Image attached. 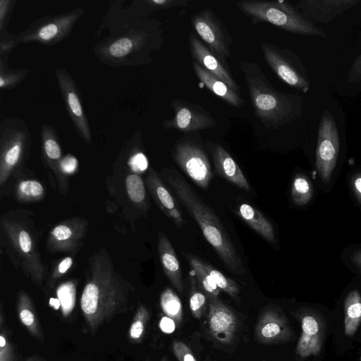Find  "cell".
I'll return each instance as SVG.
<instances>
[{
    "label": "cell",
    "instance_id": "cell-27",
    "mask_svg": "<svg viewBox=\"0 0 361 361\" xmlns=\"http://www.w3.org/2000/svg\"><path fill=\"white\" fill-rule=\"evenodd\" d=\"M186 259L192 267L200 287L209 299L219 298L220 289L217 287L212 276L203 267L201 259L190 254L184 253Z\"/></svg>",
    "mask_w": 361,
    "mask_h": 361
},
{
    "label": "cell",
    "instance_id": "cell-34",
    "mask_svg": "<svg viewBox=\"0 0 361 361\" xmlns=\"http://www.w3.org/2000/svg\"><path fill=\"white\" fill-rule=\"evenodd\" d=\"M11 238L13 245L23 257L25 258L35 257L33 242L30 233L18 226L11 225L5 226Z\"/></svg>",
    "mask_w": 361,
    "mask_h": 361
},
{
    "label": "cell",
    "instance_id": "cell-24",
    "mask_svg": "<svg viewBox=\"0 0 361 361\" xmlns=\"http://www.w3.org/2000/svg\"><path fill=\"white\" fill-rule=\"evenodd\" d=\"M238 214L256 233L267 241L276 243L274 228L270 221L256 208L247 203L238 207Z\"/></svg>",
    "mask_w": 361,
    "mask_h": 361
},
{
    "label": "cell",
    "instance_id": "cell-33",
    "mask_svg": "<svg viewBox=\"0 0 361 361\" xmlns=\"http://www.w3.org/2000/svg\"><path fill=\"white\" fill-rule=\"evenodd\" d=\"M201 262L204 269L212 276V279L214 280L217 287L220 289V290H223L233 300L238 302L240 300L239 294L240 288L238 283L231 279L226 277L224 274H223L219 270L216 269L208 262L202 259H201Z\"/></svg>",
    "mask_w": 361,
    "mask_h": 361
},
{
    "label": "cell",
    "instance_id": "cell-17",
    "mask_svg": "<svg viewBox=\"0 0 361 361\" xmlns=\"http://www.w3.org/2000/svg\"><path fill=\"white\" fill-rule=\"evenodd\" d=\"M360 0H302L295 7L312 23H329Z\"/></svg>",
    "mask_w": 361,
    "mask_h": 361
},
{
    "label": "cell",
    "instance_id": "cell-7",
    "mask_svg": "<svg viewBox=\"0 0 361 361\" xmlns=\"http://www.w3.org/2000/svg\"><path fill=\"white\" fill-rule=\"evenodd\" d=\"M85 10L78 7L56 15H48L35 20L19 32L21 43L37 42L44 46H54L71 34Z\"/></svg>",
    "mask_w": 361,
    "mask_h": 361
},
{
    "label": "cell",
    "instance_id": "cell-48",
    "mask_svg": "<svg viewBox=\"0 0 361 361\" xmlns=\"http://www.w3.org/2000/svg\"><path fill=\"white\" fill-rule=\"evenodd\" d=\"M350 260L358 270L361 271V248L355 250L351 255Z\"/></svg>",
    "mask_w": 361,
    "mask_h": 361
},
{
    "label": "cell",
    "instance_id": "cell-37",
    "mask_svg": "<svg viewBox=\"0 0 361 361\" xmlns=\"http://www.w3.org/2000/svg\"><path fill=\"white\" fill-rule=\"evenodd\" d=\"M126 190L130 199L135 203H141L145 198L144 183L137 174H130L126 180Z\"/></svg>",
    "mask_w": 361,
    "mask_h": 361
},
{
    "label": "cell",
    "instance_id": "cell-47",
    "mask_svg": "<svg viewBox=\"0 0 361 361\" xmlns=\"http://www.w3.org/2000/svg\"><path fill=\"white\" fill-rule=\"evenodd\" d=\"M72 264H73L72 258L70 257H66L59 264L58 272L60 274H65L68 270V269L71 267Z\"/></svg>",
    "mask_w": 361,
    "mask_h": 361
},
{
    "label": "cell",
    "instance_id": "cell-20",
    "mask_svg": "<svg viewBox=\"0 0 361 361\" xmlns=\"http://www.w3.org/2000/svg\"><path fill=\"white\" fill-rule=\"evenodd\" d=\"M147 183L154 199L163 211L179 228L186 223L173 197L163 183L157 172L151 168Z\"/></svg>",
    "mask_w": 361,
    "mask_h": 361
},
{
    "label": "cell",
    "instance_id": "cell-16",
    "mask_svg": "<svg viewBox=\"0 0 361 361\" xmlns=\"http://www.w3.org/2000/svg\"><path fill=\"white\" fill-rule=\"evenodd\" d=\"M171 106L175 111L172 119L163 123L165 129H175L190 133L214 128L216 126L214 118L201 106L186 101L173 99Z\"/></svg>",
    "mask_w": 361,
    "mask_h": 361
},
{
    "label": "cell",
    "instance_id": "cell-35",
    "mask_svg": "<svg viewBox=\"0 0 361 361\" xmlns=\"http://www.w3.org/2000/svg\"><path fill=\"white\" fill-rule=\"evenodd\" d=\"M0 361H17V354L7 326L1 304L0 309Z\"/></svg>",
    "mask_w": 361,
    "mask_h": 361
},
{
    "label": "cell",
    "instance_id": "cell-14",
    "mask_svg": "<svg viewBox=\"0 0 361 361\" xmlns=\"http://www.w3.org/2000/svg\"><path fill=\"white\" fill-rule=\"evenodd\" d=\"M55 74L66 111L77 134L86 143L90 144L91 128L75 80L64 68H57Z\"/></svg>",
    "mask_w": 361,
    "mask_h": 361
},
{
    "label": "cell",
    "instance_id": "cell-46",
    "mask_svg": "<svg viewBox=\"0 0 361 361\" xmlns=\"http://www.w3.org/2000/svg\"><path fill=\"white\" fill-rule=\"evenodd\" d=\"M61 168L66 171H72L77 165L76 159L71 155H67L60 161Z\"/></svg>",
    "mask_w": 361,
    "mask_h": 361
},
{
    "label": "cell",
    "instance_id": "cell-51",
    "mask_svg": "<svg viewBox=\"0 0 361 361\" xmlns=\"http://www.w3.org/2000/svg\"><path fill=\"white\" fill-rule=\"evenodd\" d=\"M144 361H151V359L149 357H147Z\"/></svg>",
    "mask_w": 361,
    "mask_h": 361
},
{
    "label": "cell",
    "instance_id": "cell-12",
    "mask_svg": "<svg viewBox=\"0 0 361 361\" xmlns=\"http://www.w3.org/2000/svg\"><path fill=\"white\" fill-rule=\"evenodd\" d=\"M173 154L177 164L192 181L207 190L213 173L204 148L193 141L182 139L176 144Z\"/></svg>",
    "mask_w": 361,
    "mask_h": 361
},
{
    "label": "cell",
    "instance_id": "cell-26",
    "mask_svg": "<svg viewBox=\"0 0 361 361\" xmlns=\"http://www.w3.org/2000/svg\"><path fill=\"white\" fill-rule=\"evenodd\" d=\"M187 4L186 0H135L125 8L131 16L146 19L154 11L185 6Z\"/></svg>",
    "mask_w": 361,
    "mask_h": 361
},
{
    "label": "cell",
    "instance_id": "cell-45",
    "mask_svg": "<svg viewBox=\"0 0 361 361\" xmlns=\"http://www.w3.org/2000/svg\"><path fill=\"white\" fill-rule=\"evenodd\" d=\"M353 193L361 206V171L355 173L351 180Z\"/></svg>",
    "mask_w": 361,
    "mask_h": 361
},
{
    "label": "cell",
    "instance_id": "cell-31",
    "mask_svg": "<svg viewBox=\"0 0 361 361\" xmlns=\"http://www.w3.org/2000/svg\"><path fill=\"white\" fill-rule=\"evenodd\" d=\"M160 306L165 315L179 326L183 320V305L178 295L169 288L160 295Z\"/></svg>",
    "mask_w": 361,
    "mask_h": 361
},
{
    "label": "cell",
    "instance_id": "cell-13",
    "mask_svg": "<svg viewBox=\"0 0 361 361\" xmlns=\"http://www.w3.org/2000/svg\"><path fill=\"white\" fill-rule=\"evenodd\" d=\"M254 333L255 340L262 345L283 344L295 338L286 314L276 305H268L261 310Z\"/></svg>",
    "mask_w": 361,
    "mask_h": 361
},
{
    "label": "cell",
    "instance_id": "cell-10",
    "mask_svg": "<svg viewBox=\"0 0 361 361\" xmlns=\"http://www.w3.org/2000/svg\"><path fill=\"white\" fill-rule=\"evenodd\" d=\"M340 149V137L336 121L326 109L318 128L316 169L321 180L328 183L335 170Z\"/></svg>",
    "mask_w": 361,
    "mask_h": 361
},
{
    "label": "cell",
    "instance_id": "cell-36",
    "mask_svg": "<svg viewBox=\"0 0 361 361\" xmlns=\"http://www.w3.org/2000/svg\"><path fill=\"white\" fill-rule=\"evenodd\" d=\"M312 187L311 182L303 174H297L292 183L291 197L295 204L298 206L306 205L312 197Z\"/></svg>",
    "mask_w": 361,
    "mask_h": 361
},
{
    "label": "cell",
    "instance_id": "cell-2",
    "mask_svg": "<svg viewBox=\"0 0 361 361\" xmlns=\"http://www.w3.org/2000/svg\"><path fill=\"white\" fill-rule=\"evenodd\" d=\"M132 293V286L116 271L109 257L95 253L80 301L88 332L95 335L104 324L125 313Z\"/></svg>",
    "mask_w": 361,
    "mask_h": 361
},
{
    "label": "cell",
    "instance_id": "cell-15",
    "mask_svg": "<svg viewBox=\"0 0 361 361\" xmlns=\"http://www.w3.org/2000/svg\"><path fill=\"white\" fill-rule=\"evenodd\" d=\"M207 324L209 336L219 345H231L237 338L239 330L238 317L219 298L209 300Z\"/></svg>",
    "mask_w": 361,
    "mask_h": 361
},
{
    "label": "cell",
    "instance_id": "cell-23",
    "mask_svg": "<svg viewBox=\"0 0 361 361\" xmlns=\"http://www.w3.org/2000/svg\"><path fill=\"white\" fill-rule=\"evenodd\" d=\"M17 316L28 333L41 343L45 336L35 305L30 296L24 291L18 293L16 301Z\"/></svg>",
    "mask_w": 361,
    "mask_h": 361
},
{
    "label": "cell",
    "instance_id": "cell-6",
    "mask_svg": "<svg viewBox=\"0 0 361 361\" xmlns=\"http://www.w3.org/2000/svg\"><path fill=\"white\" fill-rule=\"evenodd\" d=\"M31 133L25 122L18 117L0 123L1 185L6 177L26 157L31 147Z\"/></svg>",
    "mask_w": 361,
    "mask_h": 361
},
{
    "label": "cell",
    "instance_id": "cell-21",
    "mask_svg": "<svg viewBox=\"0 0 361 361\" xmlns=\"http://www.w3.org/2000/svg\"><path fill=\"white\" fill-rule=\"evenodd\" d=\"M158 251L161 264L168 279L180 293L184 292L183 272L173 245L164 233L158 235Z\"/></svg>",
    "mask_w": 361,
    "mask_h": 361
},
{
    "label": "cell",
    "instance_id": "cell-19",
    "mask_svg": "<svg viewBox=\"0 0 361 361\" xmlns=\"http://www.w3.org/2000/svg\"><path fill=\"white\" fill-rule=\"evenodd\" d=\"M206 145L219 175L237 187L250 192L248 181L231 154L218 143L207 140Z\"/></svg>",
    "mask_w": 361,
    "mask_h": 361
},
{
    "label": "cell",
    "instance_id": "cell-28",
    "mask_svg": "<svg viewBox=\"0 0 361 361\" xmlns=\"http://www.w3.org/2000/svg\"><path fill=\"white\" fill-rule=\"evenodd\" d=\"M43 157L48 163L59 161L62 156L61 147L56 129L49 123L40 128Z\"/></svg>",
    "mask_w": 361,
    "mask_h": 361
},
{
    "label": "cell",
    "instance_id": "cell-11",
    "mask_svg": "<svg viewBox=\"0 0 361 361\" xmlns=\"http://www.w3.org/2000/svg\"><path fill=\"white\" fill-rule=\"evenodd\" d=\"M192 25L205 46L228 68L231 57V37L219 18L210 8H204L191 18Z\"/></svg>",
    "mask_w": 361,
    "mask_h": 361
},
{
    "label": "cell",
    "instance_id": "cell-25",
    "mask_svg": "<svg viewBox=\"0 0 361 361\" xmlns=\"http://www.w3.org/2000/svg\"><path fill=\"white\" fill-rule=\"evenodd\" d=\"M361 324V294L350 290L344 300L343 331L346 336H353Z\"/></svg>",
    "mask_w": 361,
    "mask_h": 361
},
{
    "label": "cell",
    "instance_id": "cell-40",
    "mask_svg": "<svg viewBox=\"0 0 361 361\" xmlns=\"http://www.w3.org/2000/svg\"><path fill=\"white\" fill-rule=\"evenodd\" d=\"M20 44L21 39L19 34L8 33L0 36V57H8L9 54Z\"/></svg>",
    "mask_w": 361,
    "mask_h": 361
},
{
    "label": "cell",
    "instance_id": "cell-8",
    "mask_svg": "<svg viewBox=\"0 0 361 361\" xmlns=\"http://www.w3.org/2000/svg\"><path fill=\"white\" fill-rule=\"evenodd\" d=\"M264 57L272 71L287 85L302 92H307L310 80L300 57L286 48L271 43L261 44Z\"/></svg>",
    "mask_w": 361,
    "mask_h": 361
},
{
    "label": "cell",
    "instance_id": "cell-4",
    "mask_svg": "<svg viewBox=\"0 0 361 361\" xmlns=\"http://www.w3.org/2000/svg\"><path fill=\"white\" fill-rule=\"evenodd\" d=\"M256 116L267 128L277 129L300 116L302 97L278 91L255 62H240Z\"/></svg>",
    "mask_w": 361,
    "mask_h": 361
},
{
    "label": "cell",
    "instance_id": "cell-3",
    "mask_svg": "<svg viewBox=\"0 0 361 361\" xmlns=\"http://www.w3.org/2000/svg\"><path fill=\"white\" fill-rule=\"evenodd\" d=\"M169 182L178 199L199 225L203 235L226 269L236 275L245 273L243 260L219 218L189 183L174 169L168 173Z\"/></svg>",
    "mask_w": 361,
    "mask_h": 361
},
{
    "label": "cell",
    "instance_id": "cell-5",
    "mask_svg": "<svg viewBox=\"0 0 361 361\" xmlns=\"http://www.w3.org/2000/svg\"><path fill=\"white\" fill-rule=\"evenodd\" d=\"M237 6L253 22H267L296 35L326 38L322 28L306 19L288 1L243 0L237 2Z\"/></svg>",
    "mask_w": 361,
    "mask_h": 361
},
{
    "label": "cell",
    "instance_id": "cell-9",
    "mask_svg": "<svg viewBox=\"0 0 361 361\" xmlns=\"http://www.w3.org/2000/svg\"><path fill=\"white\" fill-rule=\"evenodd\" d=\"M290 314L301 326V334L295 347L296 355L302 360L319 356L323 348L327 330L324 315L309 307L298 308Z\"/></svg>",
    "mask_w": 361,
    "mask_h": 361
},
{
    "label": "cell",
    "instance_id": "cell-1",
    "mask_svg": "<svg viewBox=\"0 0 361 361\" xmlns=\"http://www.w3.org/2000/svg\"><path fill=\"white\" fill-rule=\"evenodd\" d=\"M124 1H111L94 35H108L95 44L93 52L102 63L115 68L151 63L150 53L161 45L159 23L135 18L123 8Z\"/></svg>",
    "mask_w": 361,
    "mask_h": 361
},
{
    "label": "cell",
    "instance_id": "cell-39",
    "mask_svg": "<svg viewBox=\"0 0 361 361\" xmlns=\"http://www.w3.org/2000/svg\"><path fill=\"white\" fill-rule=\"evenodd\" d=\"M20 193L25 197L36 198L41 196L44 192V188L42 184L35 180L22 181L18 187Z\"/></svg>",
    "mask_w": 361,
    "mask_h": 361
},
{
    "label": "cell",
    "instance_id": "cell-30",
    "mask_svg": "<svg viewBox=\"0 0 361 361\" xmlns=\"http://www.w3.org/2000/svg\"><path fill=\"white\" fill-rule=\"evenodd\" d=\"M149 319L150 312L148 308L143 304H139L128 329V338L130 343H142Z\"/></svg>",
    "mask_w": 361,
    "mask_h": 361
},
{
    "label": "cell",
    "instance_id": "cell-41",
    "mask_svg": "<svg viewBox=\"0 0 361 361\" xmlns=\"http://www.w3.org/2000/svg\"><path fill=\"white\" fill-rule=\"evenodd\" d=\"M172 351L178 361H198L190 348L180 341L172 342Z\"/></svg>",
    "mask_w": 361,
    "mask_h": 361
},
{
    "label": "cell",
    "instance_id": "cell-22",
    "mask_svg": "<svg viewBox=\"0 0 361 361\" xmlns=\"http://www.w3.org/2000/svg\"><path fill=\"white\" fill-rule=\"evenodd\" d=\"M192 65L193 71L200 81L215 95L234 106L241 107L244 105V100L239 93L235 92L224 82L215 77L195 61L192 62Z\"/></svg>",
    "mask_w": 361,
    "mask_h": 361
},
{
    "label": "cell",
    "instance_id": "cell-29",
    "mask_svg": "<svg viewBox=\"0 0 361 361\" xmlns=\"http://www.w3.org/2000/svg\"><path fill=\"white\" fill-rule=\"evenodd\" d=\"M190 298L189 305L192 316L200 319L209 308V298L202 289L200 287L197 279L192 271L190 273Z\"/></svg>",
    "mask_w": 361,
    "mask_h": 361
},
{
    "label": "cell",
    "instance_id": "cell-42",
    "mask_svg": "<svg viewBox=\"0 0 361 361\" xmlns=\"http://www.w3.org/2000/svg\"><path fill=\"white\" fill-rule=\"evenodd\" d=\"M141 142L136 151L130 156L128 164L135 172H142L148 167V161L145 154L140 149Z\"/></svg>",
    "mask_w": 361,
    "mask_h": 361
},
{
    "label": "cell",
    "instance_id": "cell-43",
    "mask_svg": "<svg viewBox=\"0 0 361 361\" xmlns=\"http://www.w3.org/2000/svg\"><path fill=\"white\" fill-rule=\"evenodd\" d=\"M73 234L71 228L65 224L56 226L51 233L54 239L59 242H67Z\"/></svg>",
    "mask_w": 361,
    "mask_h": 361
},
{
    "label": "cell",
    "instance_id": "cell-32",
    "mask_svg": "<svg viewBox=\"0 0 361 361\" xmlns=\"http://www.w3.org/2000/svg\"><path fill=\"white\" fill-rule=\"evenodd\" d=\"M8 57H0V88L9 90L17 87L28 75L26 68L11 69L8 65Z\"/></svg>",
    "mask_w": 361,
    "mask_h": 361
},
{
    "label": "cell",
    "instance_id": "cell-49",
    "mask_svg": "<svg viewBox=\"0 0 361 361\" xmlns=\"http://www.w3.org/2000/svg\"><path fill=\"white\" fill-rule=\"evenodd\" d=\"M23 361H46L45 359L39 355L34 354L27 357Z\"/></svg>",
    "mask_w": 361,
    "mask_h": 361
},
{
    "label": "cell",
    "instance_id": "cell-38",
    "mask_svg": "<svg viewBox=\"0 0 361 361\" xmlns=\"http://www.w3.org/2000/svg\"><path fill=\"white\" fill-rule=\"evenodd\" d=\"M16 3V0H0V36L8 33V25Z\"/></svg>",
    "mask_w": 361,
    "mask_h": 361
},
{
    "label": "cell",
    "instance_id": "cell-18",
    "mask_svg": "<svg viewBox=\"0 0 361 361\" xmlns=\"http://www.w3.org/2000/svg\"><path fill=\"white\" fill-rule=\"evenodd\" d=\"M189 49L192 61L209 71L217 78L228 85L235 92L239 93L240 88L238 85L231 73L199 38L190 32L189 35Z\"/></svg>",
    "mask_w": 361,
    "mask_h": 361
},
{
    "label": "cell",
    "instance_id": "cell-50",
    "mask_svg": "<svg viewBox=\"0 0 361 361\" xmlns=\"http://www.w3.org/2000/svg\"><path fill=\"white\" fill-rule=\"evenodd\" d=\"M160 361H169V358H168V357H167V356L164 355V356L161 358Z\"/></svg>",
    "mask_w": 361,
    "mask_h": 361
},
{
    "label": "cell",
    "instance_id": "cell-44",
    "mask_svg": "<svg viewBox=\"0 0 361 361\" xmlns=\"http://www.w3.org/2000/svg\"><path fill=\"white\" fill-rule=\"evenodd\" d=\"M347 80L350 83L361 81V53L354 60L347 75Z\"/></svg>",
    "mask_w": 361,
    "mask_h": 361
}]
</instances>
